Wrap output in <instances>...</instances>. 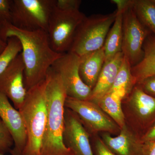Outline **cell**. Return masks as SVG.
I'll use <instances>...</instances> for the list:
<instances>
[{
	"mask_svg": "<svg viewBox=\"0 0 155 155\" xmlns=\"http://www.w3.org/2000/svg\"><path fill=\"white\" fill-rule=\"evenodd\" d=\"M105 62L104 47L80 57L79 72L84 82L92 90Z\"/></svg>",
	"mask_w": 155,
	"mask_h": 155,
	"instance_id": "5bb4252c",
	"label": "cell"
},
{
	"mask_svg": "<svg viewBox=\"0 0 155 155\" xmlns=\"http://www.w3.org/2000/svg\"><path fill=\"white\" fill-rule=\"evenodd\" d=\"M14 141L8 127L0 118V153L5 154L11 152Z\"/></svg>",
	"mask_w": 155,
	"mask_h": 155,
	"instance_id": "cb8c5ba5",
	"label": "cell"
},
{
	"mask_svg": "<svg viewBox=\"0 0 155 155\" xmlns=\"http://www.w3.org/2000/svg\"><path fill=\"white\" fill-rule=\"evenodd\" d=\"M131 67L130 63L124 56L116 79L108 93L116 91L122 88L127 89L130 91L131 87L137 82L135 78L131 73Z\"/></svg>",
	"mask_w": 155,
	"mask_h": 155,
	"instance_id": "44dd1931",
	"label": "cell"
},
{
	"mask_svg": "<svg viewBox=\"0 0 155 155\" xmlns=\"http://www.w3.org/2000/svg\"><path fill=\"white\" fill-rule=\"evenodd\" d=\"M6 35L7 39L15 37L21 42L25 67L24 83L27 91L45 79L51 67L63 54L53 50L45 31H26L12 25Z\"/></svg>",
	"mask_w": 155,
	"mask_h": 155,
	"instance_id": "6da1fadb",
	"label": "cell"
},
{
	"mask_svg": "<svg viewBox=\"0 0 155 155\" xmlns=\"http://www.w3.org/2000/svg\"><path fill=\"white\" fill-rule=\"evenodd\" d=\"M129 92L127 89L121 88L108 93L97 102L102 110L110 116L121 128L125 125V116L121 103Z\"/></svg>",
	"mask_w": 155,
	"mask_h": 155,
	"instance_id": "d6986e66",
	"label": "cell"
},
{
	"mask_svg": "<svg viewBox=\"0 0 155 155\" xmlns=\"http://www.w3.org/2000/svg\"><path fill=\"white\" fill-rule=\"evenodd\" d=\"M143 143L155 140V122L142 137Z\"/></svg>",
	"mask_w": 155,
	"mask_h": 155,
	"instance_id": "83f0119b",
	"label": "cell"
},
{
	"mask_svg": "<svg viewBox=\"0 0 155 155\" xmlns=\"http://www.w3.org/2000/svg\"><path fill=\"white\" fill-rule=\"evenodd\" d=\"M143 155H155V140L143 143Z\"/></svg>",
	"mask_w": 155,
	"mask_h": 155,
	"instance_id": "f1b7e54d",
	"label": "cell"
},
{
	"mask_svg": "<svg viewBox=\"0 0 155 155\" xmlns=\"http://www.w3.org/2000/svg\"><path fill=\"white\" fill-rule=\"evenodd\" d=\"M81 3V0H55V8L59 11H79Z\"/></svg>",
	"mask_w": 155,
	"mask_h": 155,
	"instance_id": "d4e9b609",
	"label": "cell"
},
{
	"mask_svg": "<svg viewBox=\"0 0 155 155\" xmlns=\"http://www.w3.org/2000/svg\"><path fill=\"white\" fill-rule=\"evenodd\" d=\"M22 51V45L19 39L15 37L8 39L5 49L0 55V75Z\"/></svg>",
	"mask_w": 155,
	"mask_h": 155,
	"instance_id": "7402d4cb",
	"label": "cell"
},
{
	"mask_svg": "<svg viewBox=\"0 0 155 155\" xmlns=\"http://www.w3.org/2000/svg\"><path fill=\"white\" fill-rule=\"evenodd\" d=\"M0 155H5V154L2 153H0Z\"/></svg>",
	"mask_w": 155,
	"mask_h": 155,
	"instance_id": "4dcf8cb0",
	"label": "cell"
},
{
	"mask_svg": "<svg viewBox=\"0 0 155 155\" xmlns=\"http://www.w3.org/2000/svg\"><path fill=\"white\" fill-rule=\"evenodd\" d=\"M7 45V41L3 38L1 32H0V55L5 49Z\"/></svg>",
	"mask_w": 155,
	"mask_h": 155,
	"instance_id": "f546056e",
	"label": "cell"
},
{
	"mask_svg": "<svg viewBox=\"0 0 155 155\" xmlns=\"http://www.w3.org/2000/svg\"><path fill=\"white\" fill-rule=\"evenodd\" d=\"M11 3L12 0H0V32L6 41H8L6 32L12 25Z\"/></svg>",
	"mask_w": 155,
	"mask_h": 155,
	"instance_id": "603a6c76",
	"label": "cell"
},
{
	"mask_svg": "<svg viewBox=\"0 0 155 155\" xmlns=\"http://www.w3.org/2000/svg\"><path fill=\"white\" fill-rule=\"evenodd\" d=\"M116 11L107 14H95L85 17L78 28L69 51L81 56L101 48Z\"/></svg>",
	"mask_w": 155,
	"mask_h": 155,
	"instance_id": "277c9868",
	"label": "cell"
},
{
	"mask_svg": "<svg viewBox=\"0 0 155 155\" xmlns=\"http://www.w3.org/2000/svg\"><path fill=\"white\" fill-rule=\"evenodd\" d=\"M116 5L117 7L116 19L108 32L103 47L105 55V61L122 52L123 13L128 5H126L121 2L116 3Z\"/></svg>",
	"mask_w": 155,
	"mask_h": 155,
	"instance_id": "e0dca14e",
	"label": "cell"
},
{
	"mask_svg": "<svg viewBox=\"0 0 155 155\" xmlns=\"http://www.w3.org/2000/svg\"><path fill=\"white\" fill-rule=\"evenodd\" d=\"M132 7L140 22L155 35V3L153 0H132Z\"/></svg>",
	"mask_w": 155,
	"mask_h": 155,
	"instance_id": "ffe728a7",
	"label": "cell"
},
{
	"mask_svg": "<svg viewBox=\"0 0 155 155\" xmlns=\"http://www.w3.org/2000/svg\"><path fill=\"white\" fill-rule=\"evenodd\" d=\"M47 78L27 91L18 110L25 124L27 141L22 155H41L46 124Z\"/></svg>",
	"mask_w": 155,
	"mask_h": 155,
	"instance_id": "3957f363",
	"label": "cell"
},
{
	"mask_svg": "<svg viewBox=\"0 0 155 155\" xmlns=\"http://www.w3.org/2000/svg\"><path fill=\"white\" fill-rule=\"evenodd\" d=\"M86 17L80 10L64 11L54 8L47 31L50 45L54 51L62 54L69 51L76 30Z\"/></svg>",
	"mask_w": 155,
	"mask_h": 155,
	"instance_id": "8992f818",
	"label": "cell"
},
{
	"mask_svg": "<svg viewBox=\"0 0 155 155\" xmlns=\"http://www.w3.org/2000/svg\"><path fill=\"white\" fill-rule=\"evenodd\" d=\"M138 84L146 93L155 97V75L145 78Z\"/></svg>",
	"mask_w": 155,
	"mask_h": 155,
	"instance_id": "484cf974",
	"label": "cell"
},
{
	"mask_svg": "<svg viewBox=\"0 0 155 155\" xmlns=\"http://www.w3.org/2000/svg\"><path fill=\"white\" fill-rule=\"evenodd\" d=\"M153 1L155 3V0H153Z\"/></svg>",
	"mask_w": 155,
	"mask_h": 155,
	"instance_id": "1f68e13d",
	"label": "cell"
},
{
	"mask_svg": "<svg viewBox=\"0 0 155 155\" xmlns=\"http://www.w3.org/2000/svg\"><path fill=\"white\" fill-rule=\"evenodd\" d=\"M24 71L21 52L0 75V92L11 100L17 110L22 105L27 94L24 83Z\"/></svg>",
	"mask_w": 155,
	"mask_h": 155,
	"instance_id": "9c48e42d",
	"label": "cell"
},
{
	"mask_svg": "<svg viewBox=\"0 0 155 155\" xmlns=\"http://www.w3.org/2000/svg\"><path fill=\"white\" fill-rule=\"evenodd\" d=\"M144 55L138 64L131 67V72L138 83L143 79L155 75V35L150 33L143 46Z\"/></svg>",
	"mask_w": 155,
	"mask_h": 155,
	"instance_id": "ac0fdd59",
	"label": "cell"
},
{
	"mask_svg": "<svg viewBox=\"0 0 155 155\" xmlns=\"http://www.w3.org/2000/svg\"><path fill=\"white\" fill-rule=\"evenodd\" d=\"M122 51L131 67L142 60L143 46L147 37L152 33L140 22L132 7V0L123 13Z\"/></svg>",
	"mask_w": 155,
	"mask_h": 155,
	"instance_id": "52a82bcc",
	"label": "cell"
},
{
	"mask_svg": "<svg viewBox=\"0 0 155 155\" xmlns=\"http://www.w3.org/2000/svg\"><path fill=\"white\" fill-rule=\"evenodd\" d=\"M95 149L97 155H116L108 147L104 142L100 140L96 142Z\"/></svg>",
	"mask_w": 155,
	"mask_h": 155,
	"instance_id": "4316f807",
	"label": "cell"
},
{
	"mask_svg": "<svg viewBox=\"0 0 155 155\" xmlns=\"http://www.w3.org/2000/svg\"><path fill=\"white\" fill-rule=\"evenodd\" d=\"M120 134L112 137L107 134L103 135L104 142L116 155H143V143L137 140L127 130L125 125Z\"/></svg>",
	"mask_w": 155,
	"mask_h": 155,
	"instance_id": "9a60e30c",
	"label": "cell"
},
{
	"mask_svg": "<svg viewBox=\"0 0 155 155\" xmlns=\"http://www.w3.org/2000/svg\"><path fill=\"white\" fill-rule=\"evenodd\" d=\"M80 56L68 52L62 54L51 67L59 75L67 97L88 101L92 89L83 82L79 72Z\"/></svg>",
	"mask_w": 155,
	"mask_h": 155,
	"instance_id": "ba28073f",
	"label": "cell"
},
{
	"mask_svg": "<svg viewBox=\"0 0 155 155\" xmlns=\"http://www.w3.org/2000/svg\"><path fill=\"white\" fill-rule=\"evenodd\" d=\"M130 102L140 123L149 129L155 122V97L146 93L138 85L134 88Z\"/></svg>",
	"mask_w": 155,
	"mask_h": 155,
	"instance_id": "2e32d148",
	"label": "cell"
},
{
	"mask_svg": "<svg viewBox=\"0 0 155 155\" xmlns=\"http://www.w3.org/2000/svg\"><path fill=\"white\" fill-rule=\"evenodd\" d=\"M124 55L122 52L105 62L88 101L96 103L110 91L116 79Z\"/></svg>",
	"mask_w": 155,
	"mask_h": 155,
	"instance_id": "4fadbf2b",
	"label": "cell"
},
{
	"mask_svg": "<svg viewBox=\"0 0 155 155\" xmlns=\"http://www.w3.org/2000/svg\"><path fill=\"white\" fill-rule=\"evenodd\" d=\"M0 118L10 131L14 141L12 155H22L27 141L25 124L20 112L11 104L5 95L0 92Z\"/></svg>",
	"mask_w": 155,
	"mask_h": 155,
	"instance_id": "8fae6325",
	"label": "cell"
},
{
	"mask_svg": "<svg viewBox=\"0 0 155 155\" xmlns=\"http://www.w3.org/2000/svg\"><path fill=\"white\" fill-rule=\"evenodd\" d=\"M47 78V114L41 155H75L63 140L67 92L60 76L51 68Z\"/></svg>",
	"mask_w": 155,
	"mask_h": 155,
	"instance_id": "7a4b0ae2",
	"label": "cell"
},
{
	"mask_svg": "<svg viewBox=\"0 0 155 155\" xmlns=\"http://www.w3.org/2000/svg\"><path fill=\"white\" fill-rule=\"evenodd\" d=\"M65 106L72 110L89 128L94 131L114 132L116 125L96 103L67 97Z\"/></svg>",
	"mask_w": 155,
	"mask_h": 155,
	"instance_id": "30bf717a",
	"label": "cell"
},
{
	"mask_svg": "<svg viewBox=\"0 0 155 155\" xmlns=\"http://www.w3.org/2000/svg\"><path fill=\"white\" fill-rule=\"evenodd\" d=\"M55 0H12V25L26 31L47 32Z\"/></svg>",
	"mask_w": 155,
	"mask_h": 155,
	"instance_id": "5b68a950",
	"label": "cell"
},
{
	"mask_svg": "<svg viewBox=\"0 0 155 155\" xmlns=\"http://www.w3.org/2000/svg\"><path fill=\"white\" fill-rule=\"evenodd\" d=\"M89 134L79 120L72 114H64L63 140L75 155H94Z\"/></svg>",
	"mask_w": 155,
	"mask_h": 155,
	"instance_id": "7c38bea8",
	"label": "cell"
}]
</instances>
